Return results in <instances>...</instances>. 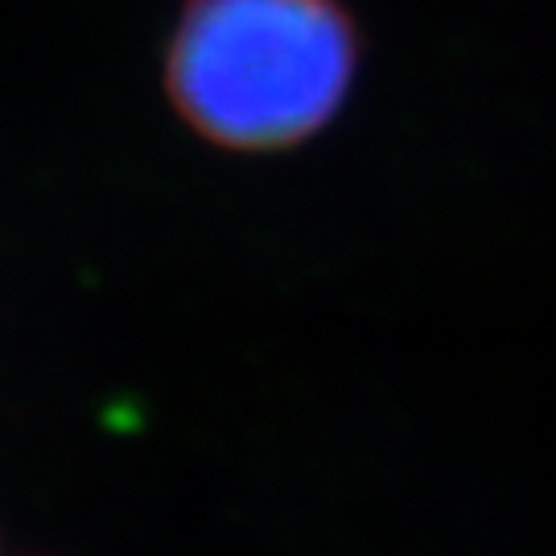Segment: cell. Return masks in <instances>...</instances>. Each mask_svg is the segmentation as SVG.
Returning a JSON list of instances; mask_svg holds the SVG:
<instances>
[{"instance_id": "obj_1", "label": "cell", "mask_w": 556, "mask_h": 556, "mask_svg": "<svg viewBox=\"0 0 556 556\" xmlns=\"http://www.w3.org/2000/svg\"><path fill=\"white\" fill-rule=\"evenodd\" d=\"M363 34L346 0H181L161 83L190 132L227 153H285L351 100Z\"/></svg>"}]
</instances>
